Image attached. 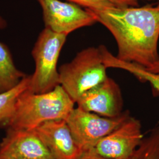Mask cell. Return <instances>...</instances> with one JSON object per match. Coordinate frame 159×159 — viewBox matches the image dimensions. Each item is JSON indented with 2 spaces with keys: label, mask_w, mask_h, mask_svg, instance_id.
<instances>
[{
  "label": "cell",
  "mask_w": 159,
  "mask_h": 159,
  "mask_svg": "<svg viewBox=\"0 0 159 159\" xmlns=\"http://www.w3.org/2000/svg\"><path fill=\"white\" fill-rule=\"evenodd\" d=\"M0 153L16 159H54L33 130L9 129L0 144Z\"/></svg>",
  "instance_id": "obj_10"
},
{
  "label": "cell",
  "mask_w": 159,
  "mask_h": 159,
  "mask_svg": "<svg viewBox=\"0 0 159 159\" xmlns=\"http://www.w3.org/2000/svg\"><path fill=\"white\" fill-rule=\"evenodd\" d=\"M143 138L140 121L130 116L87 152L107 159H130Z\"/></svg>",
  "instance_id": "obj_6"
},
{
  "label": "cell",
  "mask_w": 159,
  "mask_h": 159,
  "mask_svg": "<svg viewBox=\"0 0 159 159\" xmlns=\"http://www.w3.org/2000/svg\"><path fill=\"white\" fill-rule=\"evenodd\" d=\"M117 7H130L139 6V0H110Z\"/></svg>",
  "instance_id": "obj_15"
},
{
  "label": "cell",
  "mask_w": 159,
  "mask_h": 159,
  "mask_svg": "<svg viewBox=\"0 0 159 159\" xmlns=\"http://www.w3.org/2000/svg\"><path fill=\"white\" fill-rule=\"evenodd\" d=\"M30 75H27L10 91L0 94V123H5L13 111L17 98L29 87Z\"/></svg>",
  "instance_id": "obj_12"
},
{
  "label": "cell",
  "mask_w": 159,
  "mask_h": 159,
  "mask_svg": "<svg viewBox=\"0 0 159 159\" xmlns=\"http://www.w3.org/2000/svg\"><path fill=\"white\" fill-rule=\"evenodd\" d=\"M43 10L45 28L67 35L77 29L91 26L96 18L87 10L60 0H37Z\"/></svg>",
  "instance_id": "obj_7"
},
{
  "label": "cell",
  "mask_w": 159,
  "mask_h": 159,
  "mask_svg": "<svg viewBox=\"0 0 159 159\" xmlns=\"http://www.w3.org/2000/svg\"><path fill=\"white\" fill-rule=\"evenodd\" d=\"M33 130L54 159H79L83 154L66 120L47 121Z\"/></svg>",
  "instance_id": "obj_9"
},
{
  "label": "cell",
  "mask_w": 159,
  "mask_h": 159,
  "mask_svg": "<svg viewBox=\"0 0 159 159\" xmlns=\"http://www.w3.org/2000/svg\"><path fill=\"white\" fill-rule=\"evenodd\" d=\"M0 159H16L12 158L11 157H10L8 156L5 155L4 154L0 153Z\"/></svg>",
  "instance_id": "obj_19"
},
{
  "label": "cell",
  "mask_w": 159,
  "mask_h": 159,
  "mask_svg": "<svg viewBox=\"0 0 159 159\" xmlns=\"http://www.w3.org/2000/svg\"><path fill=\"white\" fill-rule=\"evenodd\" d=\"M107 68L100 46L85 48L59 68L60 85L76 103L85 92L106 80Z\"/></svg>",
  "instance_id": "obj_3"
},
{
  "label": "cell",
  "mask_w": 159,
  "mask_h": 159,
  "mask_svg": "<svg viewBox=\"0 0 159 159\" xmlns=\"http://www.w3.org/2000/svg\"><path fill=\"white\" fill-rule=\"evenodd\" d=\"M148 1H153V0H148ZM157 1H159V0H157Z\"/></svg>",
  "instance_id": "obj_20"
},
{
  "label": "cell",
  "mask_w": 159,
  "mask_h": 159,
  "mask_svg": "<svg viewBox=\"0 0 159 159\" xmlns=\"http://www.w3.org/2000/svg\"><path fill=\"white\" fill-rule=\"evenodd\" d=\"M122 68L136 75L142 81H148L156 91L159 92V75L148 72L144 68L134 63H124Z\"/></svg>",
  "instance_id": "obj_13"
},
{
  "label": "cell",
  "mask_w": 159,
  "mask_h": 159,
  "mask_svg": "<svg viewBox=\"0 0 159 159\" xmlns=\"http://www.w3.org/2000/svg\"><path fill=\"white\" fill-rule=\"evenodd\" d=\"M27 75L17 68L10 50L0 41V94L14 89Z\"/></svg>",
  "instance_id": "obj_11"
},
{
  "label": "cell",
  "mask_w": 159,
  "mask_h": 159,
  "mask_svg": "<svg viewBox=\"0 0 159 159\" xmlns=\"http://www.w3.org/2000/svg\"><path fill=\"white\" fill-rule=\"evenodd\" d=\"M7 22L6 20L3 18V17L0 16V30L5 29L7 26Z\"/></svg>",
  "instance_id": "obj_18"
},
{
  "label": "cell",
  "mask_w": 159,
  "mask_h": 159,
  "mask_svg": "<svg viewBox=\"0 0 159 159\" xmlns=\"http://www.w3.org/2000/svg\"><path fill=\"white\" fill-rule=\"evenodd\" d=\"M74 104L60 85L41 94L27 89L17 98L11 115L5 123L11 129L33 130L47 121L66 119Z\"/></svg>",
  "instance_id": "obj_2"
},
{
  "label": "cell",
  "mask_w": 159,
  "mask_h": 159,
  "mask_svg": "<svg viewBox=\"0 0 159 159\" xmlns=\"http://www.w3.org/2000/svg\"><path fill=\"white\" fill-rule=\"evenodd\" d=\"M113 35L120 61L152 68L159 60V4L142 7L87 9Z\"/></svg>",
  "instance_id": "obj_1"
},
{
  "label": "cell",
  "mask_w": 159,
  "mask_h": 159,
  "mask_svg": "<svg viewBox=\"0 0 159 159\" xmlns=\"http://www.w3.org/2000/svg\"><path fill=\"white\" fill-rule=\"evenodd\" d=\"M77 107L106 117H116L123 111V100L119 85L107 77L77 102Z\"/></svg>",
  "instance_id": "obj_8"
},
{
  "label": "cell",
  "mask_w": 159,
  "mask_h": 159,
  "mask_svg": "<svg viewBox=\"0 0 159 159\" xmlns=\"http://www.w3.org/2000/svg\"><path fill=\"white\" fill-rule=\"evenodd\" d=\"M130 116L126 111L116 117H106L77 107L72 110L66 121L83 153L90 150Z\"/></svg>",
  "instance_id": "obj_5"
},
{
  "label": "cell",
  "mask_w": 159,
  "mask_h": 159,
  "mask_svg": "<svg viewBox=\"0 0 159 159\" xmlns=\"http://www.w3.org/2000/svg\"><path fill=\"white\" fill-rule=\"evenodd\" d=\"M92 10H103L116 6L110 0H68Z\"/></svg>",
  "instance_id": "obj_14"
},
{
  "label": "cell",
  "mask_w": 159,
  "mask_h": 159,
  "mask_svg": "<svg viewBox=\"0 0 159 159\" xmlns=\"http://www.w3.org/2000/svg\"><path fill=\"white\" fill-rule=\"evenodd\" d=\"M145 70H147L148 72H150L153 74H157L159 75V60L157 61V63H156V64H154L152 68H149V69H145Z\"/></svg>",
  "instance_id": "obj_17"
},
{
  "label": "cell",
  "mask_w": 159,
  "mask_h": 159,
  "mask_svg": "<svg viewBox=\"0 0 159 159\" xmlns=\"http://www.w3.org/2000/svg\"><path fill=\"white\" fill-rule=\"evenodd\" d=\"M79 159H107L99 156L96 154L91 153L89 152H85L82 154Z\"/></svg>",
  "instance_id": "obj_16"
},
{
  "label": "cell",
  "mask_w": 159,
  "mask_h": 159,
  "mask_svg": "<svg viewBox=\"0 0 159 159\" xmlns=\"http://www.w3.org/2000/svg\"><path fill=\"white\" fill-rule=\"evenodd\" d=\"M67 37L46 28L40 33L32 50L35 67L34 73L30 75L29 91L45 93L60 85L57 63Z\"/></svg>",
  "instance_id": "obj_4"
}]
</instances>
